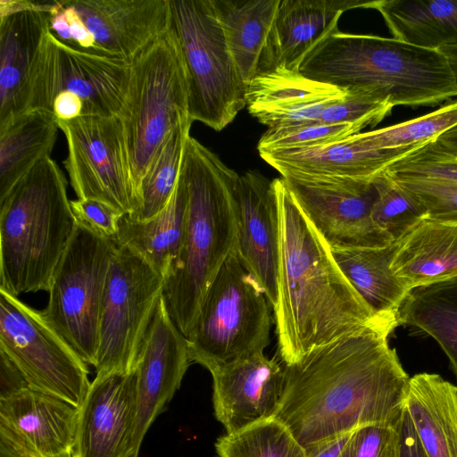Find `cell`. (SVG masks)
<instances>
[{"label": "cell", "mask_w": 457, "mask_h": 457, "mask_svg": "<svg viewBox=\"0 0 457 457\" xmlns=\"http://www.w3.org/2000/svg\"><path fill=\"white\" fill-rule=\"evenodd\" d=\"M270 305L235 249L209 287L187 337L191 362L210 372L263 353L270 344Z\"/></svg>", "instance_id": "cell-7"}, {"label": "cell", "mask_w": 457, "mask_h": 457, "mask_svg": "<svg viewBox=\"0 0 457 457\" xmlns=\"http://www.w3.org/2000/svg\"><path fill=\"white\" fill-rule=\"evenodd\" d=\"M361 0H280L258 73L283 67L299 71L306 55L325 37L339 30L345 11L368 8Z\"/></svg>", "instance_id": "cell-21"}, {"label": "cell", "mask_w": 457, "mask_h": 457, "mask_svg": "<svg viewBox=\"0 0 457 457\" xmlns=\"http://www.w3.org/2000/svg\"><path fill=\"white\" fill-rule=\"evenodd\" d=\"M391 179L426 208L428 218L457 222V184L426 179Z\"/></svg>", "instance_id": "cell-40"}, {"label": "cell", "mask_w": 457, "mask_h": 457, "mask_svg": "<svg viewBox=\"0 0 457 457\" xmlns=\"http://www.w3.org/2000/svg\"><path fill=\"white\" fill-rule=\"evenodd\" d=\"M215 449L218 457H307L305 448L275 417L219 437Z\"/></svg>", "instance_id": "cell-34"}, {"label": "cell", "mask_w": 457, "mask_h": 457, "mask_svg": "<svg viewBox=\"0 0 457 457\" xmlns=\"http://www.w3.org/2000/svg\"><path fill=\"white\" fill-rule=\"evenodd\" d=\"M396 425H368L355 430L353 457H384L397 439Z\"/></svg>", "instance_id": "cell-43"}, {"label": "cell", "mask_w": 457, "mask_h": 457, "mask_svg": "<svg viewBox=\"0 0 457 457\" xmlns=\"http://www.w3.org/2000/svg\"><path fill=\"white\" fill-rule=\"evenodd\" d=\"M0 397L6 396L23 387H29L21 371L3 352H0Z\"/></svg>", "instance_id": "cell-45"}, {"label": "cell", "mask_w": 457, "mask_h": 457, "mask_svg": "<svg viewBox=\"0 0 457 457\" xmlns=\"http://www.w3.org/2000/svg\"><path fill=\"white\" fill-rule=\"evenodd\" d=\"M440 51L448 58L457 80V46H445Z\"/></svg>", "instance_id": "cell-48"}, {"label": "cell", "mask_w": 457, "mask_h": 457, "mask_svg": "<svg viewBox=\"0 0 457 457\" xmlns=\"http://www.w3.org/2000/svg\"><path fill=\"white\" fill-rule=\"evenodd\" d=\"M278 207L275 325L278 353L292 364L377 317L337 265L282 178L273 179ZM397 320V319H395Z\"/></svg>", "instance_id": "cell-2"}, {"label": "cell", "mask_w": 457, "mask_h": 457, "mask_svg": "<svg viewBox=\"0 0 457 457\" xmlns=\"http://www.w3.org/2000/svg\"><path fill=\"white\" fill-rule=\"evenodd\" d=\"M56 1L0 17V127L22 113L29 71Z\"/></svg>", "instance_id": "cell-24"}, {"label": "cell", "mask_w": 457, "mask_h": 457, "mask_svg": "<svg viewBox=\"0 0 457 457\" xmlns=\"http://www.w3.org/2000/svg\"><path fill=\"white\" fill-rule=\"evenodd\" d=\"M190 362L187 337L171 320L162 295L135 368L137 412L130 457H137L147 429L179 388Z\"/></svg>", "instance_id": "cell-16"}, {"label": "cell", "mask_w": 457, "mask_h": 457, "mask_svg": "<svg viewBox=\"0 0 457 457\" xmlns=\"http://www.w3.org/2000/svg\"><path fill=\"white\" fill-rule=\"evenodd\" d=\"M394 38L432 50L457 46V0H376Z\"/></svg>", "instance_id": "cell-28"}, {"label": "cell", "mask_w": 457, "mask_h": 457, "mask_svg": "<svg viewBox=\"0 0 457 457\" xmlns=\"http://www.w3.org/2000/svg\"><path fill=\"white\" fill-rule=\"evenodd\" d=\"M353 432L323 441L305 448L307 457H340L351 441Z\"/></svg>", "instance_id": "cell-46"}, {"label": "cell", "mask_w": 457, "mask_h": 457, "mask_svg": "<svg viewBox=\"0 0 457 457\" xmlns=\"http://www.w3.org/2000/svg\"><path fill=\"white\" fill-rule=\"evenodd\" d=\"M48 30L71 48L98 54L90 33L71 0L55 2L50 12Z\"/></svg>", "instance_id": "cell-41"}, {"label": "cell", "mask_w": 457, "mask_h": 457, "mask_svg": "<svg viewBox=\"0 0 457 457\" xmlns=\"http://www.w3.org/2000/svg\"><path fill=\"white\" fill-rule=\"evenodd\" d=\"M383 172L391 179L457 184V155L447 152L432 139L388 165Z\"/></svg>", "instance_id": "cell-37"}, {"label": "cell", "mask_w": 457, "mask_h": 457, "mask_svg": "<svg viewBox=\"0 0 457 457\" xmlns=\"http://www.w3.org/2000/svg\"><path fill=\"white\" fill-rule=\"evenodd\" d=\"M390 269L409 291L457 277V222H418L395 241Z\"/></svg>", "instance_id": "cell-25"}, {"label": "cell", "mask_w": 457, "mask_h": 457, "mask_svg": "<svg viewBox=\"0 0 457 457\" xmlns=\"http://www.w3.org/2000/svg\"><path fill=\"white\" fill-rule=\"evenodd\" d=\"M435 140L442 148L457 155V125L441 134Z\"/></svg>", "instance_id": "cell-47"}, {"label": "cell", "mask_w": 457, "mask_h": 457, "mask_svg": "<svg viewBox=\"0 0 457 457\" xmlns=\"http://www.w3.org/2000/svg\"><path fill=\"white\" fill-rule=\"evenodd\" d=\"M420 145L370 149L364 145L360 132L324 145L278 150L259 154L277 170L282 178L370 179Z\"/></svg>", "instance_id": "cell-23"}, {"label": "cell", "mask_w": 457, "mask_h": 457, "mask_svg": "<svg viewBox=\"0 0 457 457\" xmlns=\"http://www.w3.org/2000/svg\"><path fill=\"white\" fill-rule=\"evenodd\" d=\"M282 179L331 251L385 247L394 243L372 219L378 196L375 177Z\"/></svg>", "instance_id": "cell-14"}, {"label": "cell", "mask_w": 457, "mask_h": 457, "mask_svg": "<svg viewBox=\"0 0 457 457\" xmlns=\"http://www.w3.org/2000/svg\"><path fill=\"white\" fill-rule=\"evenodd\" d=\"M0 457H10L7 454L0 452Z\"/></svg>", "instance_id": "cell-51"}, {"label": "cell", "mask_w": 457, "mask_h": 457, "mask_svg": "<svg viewBox=\"0 0 457 457\" xmlns=\"http://www.w3.org/2000/svg\"><path fill=\"white\" fill-rule=\"evenodd\" d=\"M457 125V101L423 116L389 127L361 133L370 149H392L422 145Z\"/></svg>", "instance_id": "cell-35"}, {"label": "cell", "mask_w": 457, "mask_h": 457, "mask_svg": "<svg viewBox=\"0 0 457 457\" xmlns=\"http://www.w3.org/2000/svg\"><path fill=\"white\" fill-rule=\"evenodd\" d=\"M163 287V277L141 257L117 247L102 301L96 375L135 370Z\"/></svg>", "instance_id": "cell-12"}, {"label": "cell", "mask_w": 457, "mask_h": 457, "mask_svg": "<svg viewBox=\"0 0 457 457\" xmlns=\"http://www.w3.org/2000/svg\"><path fill=\"white\" fill-rule=\"evenodd\" d=\"M100 55L133 62L170 22V0H71Z\"/></svg>", "instance_id": "cell-20"}, {"label": "cell", "mask_w": 457, "mask_h": 457, "mask_svg": "<svg viewBox=\"0 0 457 457\" xmlns=\"http://www.w3.org/2000/svg\"><path fill=\"white\" fill-rule=\"evenodd\" d=\"M395 242L385 247L331 251L340 270L378 318L397 319L409 290L390 269Z\"/></svg>", "instance_id": "cell-31"}, {"label": "cell", "mask_w": 457, "mask_h": 457, "mask_svg": "<svg viewBox=\"0 0 457 457\" xmlns=\"http://www.w3.org/2000/svg\"><path fill=\"white\" fill-rule=\"evenodd\" d=\"M170 27L183 56L188 115L220 131L246 106V84L230 54L212 0H170Z\"/></svg>", "instance_id": "cell-8"}, {"label": "cell", "mask_w": 457, "mask_h": 457, "mask_svg": "<svg viewBox=\"0 0 457 457\" xmlns=\"http://www.w3.org/2000/svg\"><path fill=\"white\" fill-rule=\"evenodd\" d=\"M396 431V457H427L405 407Z\"/></svg>", "instance_id": "cell-44"}, {"label": "cell", "mask_w": 457, "mask_h": 457, "mask_svg": "<svg viewBox=\"0 0 457 457\" xmlns=\"http://www.w3.org/2000/svg\"><path fill=\"white\" fill-rule=\"evenodd\" d=\"M51 112L28 111L0 127V202L39 161L50 156L59 130Z\"/></svg>", "instance_id": "cell-30"}, {"label": "cell", "mask_w": 457, "mask_h": 457, "mask_svg": "<svg viewBox=\"0 0 457 457\" xmlns=\"http://www.w3.org/2000/svg\"><path fill=\"white\" fill-rule=\"evenodd\" d=\"M72 457H130L137 412V376L96 375L79 408Z\"/></svg>", "instance_id": "cell-17"}, {"label": "cell", "mask_w": 457, "mask_h": 457, "mask_svg": "<svg viewBox=\"0 0 457 457\" xmlns=\"http://www.w3.org/2000/svg\"><path fill=\"white\" fill-rule=\"evenodd\" d=\"M188 190L183 174L167 205L145 220L123 214L118 232L112 238L117 247L126 248L141 257L165 280L179 259L186 228Z\"/></svg>", "instance_id": "cell-26"}, {"label": "cell", "mask_w": 457, "mask_h": 457, "mask_svg": "<svg viewBox=\"0 0 457 457\" xmlns=\"http://www.w3.org/2000/svg\"><path fill=\"white\" fill-rule=\"evenodd\" d=\"M181 173L188 190L183 243L163 297L179 330L187 337L205 294L228 255L237 248L239 175L189 136Z\"/></svg>", "instance_id": "cell-3"}, {"label": "cell", "mask_w": 457, "mask_h": 457, "mask_svg": "<svg viewBox=\"0 0 457 457\" xmlns=\"http://www.w3.org/2000/svg\"><path fill=\"white\" fill-rule=\"evenodd\" d=\"M305 77L345 90H366L395 106L436 105L457 96V80L446 55L403 41L339 30L304 58Z\"/></svg>", "instance_id": "cell-4"}, {"label": "cell", "mask_w": 457, "mask_h": 457, "mask_svg": "<svg viewBox=\"0 0 457 457\" xmlns=\"http://www.w3.org/2000/svg\"><path fill=\"white\" fill-rule=\"evenodd\" d=\"M211 374L214 414L227 434L275 417L283 381V367L277 361L258 353Z\"/></svg>", "instance_id": "cell-19"}, {"label": "cell", "mask_w": 457, "mask_h": 457, "mask_svg": "<svg viewBox=\"0 0 457 457\" xmlns=\"http://www.w3.org/2000/svg\"><path fill=\"white\" fill-rule=\"evenodd\" d=\"M354 434V433H353ZM353 435L348 445L345 449L340 457H353Z\"/></svg>", "instance_id": "cell-49"}, {"label": "cell", "mask_w": 457, "mask_h": 457, "mask_svg": "<svg viewBox=\"0 0 457 457\" xmlns=\"http://www.w3.org/2000/svg\"><path fill=\"white\" fill-rule=\"evenodd\" d=\"M397 322L432 337L457 378V277L411 290L398 311Z\"/></svg>", "instance_id": "cell-32"}, {"label": "cell", "mask_w": 457, "mask_h": 457, "mask_svg": "<svg viewBox=\"0 0 457 457\" xmlns=\"http://www.w3.org/2000/svg\"><path fill=\"white\" fill-rule=\"evenodd\" d=\"M67 142L63 161L78 199L104 203L122 214L140 206L120 119L117 116H80L57 120Z\"/></svg>", "instance_id": "cell-13"}, {"label": "cell", "mask_w": 457, "mask_h": 457, "mask_svg": "<svg viewBox=\"0 0 457 457\" xmlns=\"http://www.w3.org/2000/svg\"><path fill=\"white\" fill-rule=\"evenodd\" d=\"M0 207V289L48 291L77 227L59 165L50 156L39 161Z\"/></svg>", "instance_id": "cell-5"}, {"label": "cell", "mask_w": 457, "mask_h": 457, "mask_svg": "<svg viewBox=\"0 0 457 457\" xmlns=\"http://www.w3.org/2000/svg\"><path fill=\"white\" fill-rule=\"evenodd\" d=\"M0 352L29 388L79 408L91 383L87 365L46 321L41 312L0 289Z\"/></svg>", "instance_id": "cell-11"}, {"label": "cell", "mask_w": 457, "mask_h": 457, "mask_svg": "<svg viewBox=\"0 0 457 457\" xmlns=\"http://www.w3.org/2000/svg\"><path fill=\"white\" fill-rule=\"evenodd\" d=\"M78 407L23 387L0 397V452L10 457H72Z\"/></svg>", "instance_id": "cell-15"}, {"label": "cell", "mask_w": 457, "mask_h": 457, "mask_svg": "<svg viewBox=\"0 0 457 457\" xmlns=\"http://www.w3.org/2000/svg\"><path fill=\"white\" fill-rule=\"evenodd\" d=\"M228 48L247 85L261 58L280 0H212Z\"/></svg>", "instance_id": "cell-29"}, {"label": "cell", "mask_w": 457, "mask_h": 457, "mask_svg": "<svg viewBox=\"0 0 457 457\" xmlns=\"http://www.w3.org/2000/svg\"><path fill=\"white\" fill-rule=\"evenodd\" d=\"M119 118L138 192L169 136L181 122L190 120L186 67L170 27L130 62L127 95Z\"/></svg>", "instance_id": "cell-6"}, {"label": "cell", "mask_w": 457, "mask_h": 457, "mask_svg": "<svg viewBox=\"0 0 457 457\" xmlns=\"http://www.w3.org/2000/svg\"><path fill=\"white\" fill-rule=\"evenodd\" d=\"M397 320L361 327L283 367L275 418L304 447L399 421L410 377L388 337Z\"/></svg>", "instance_id": "cell-1"}, {"label": "cell", "mask_w": 457, "mask_h": 457, "mask_svg": "<svg viewBox=\"0 0 457 457\" xmlns=\"http://www.w3.org/2000/svg\"><path fill=\"white\" fill-rule=\"evenodd\" d=\"M393 108L394 105L387 98L374 92L349 90L343 98L323 110L320 120L328 123H353L363 128L374 127L388 116Z\"/></svg>", "instance_id": "cell-39"}, {"label": "cell", "mask_w": 457, "mask_h": 457, "mask_svg": "<svg viewBox=\"0 0 457 457\" xmlns=\"http://www.w3.org/2000/svg\"><path fill=\"white\" fill-rule=\"evenodd\" d=\"M181 122L169 136L143 178L138 194L139 208L131 219L145 220L160 212L171 198L181 171L184 151L192 125Z\"/></svg>", "instance_id": "cell-33"}, {"label": "cell", "mask_w": 457, "mask_h": 457, "mask_svg": "<svg viewBox=\"0 0 457 457\" xmlns=\"http://www.w3.org/2000/svg\"><path fill=\"white\" fill-rule=\"evenodd\" d=\"M117 245L77 223L60 259L41 313L46 321L87 364L95 367L99 345L103 295Z\"/></svg>", "instance_id": "cell-9"}, {"label": "cell", "mask_w": 457, "mask_h": 457, "mask_svg": "<svg viewBox=\"0 0 457 457\" xmlns=\"http://www.w3.org/2000/svg\"><path fill=\"white\" fill-rule=\"evenodd\" d=\"M364 129L353 123L316 121L305 125L268 129L261 137L259 154L278 150L313 147L342 140Z\"/></svg>", "instance_id": "cell-38"}, {"label": "cell", "mask_w": 457, "mask_h": 457, "mask_svg": "<svg viewBox=\"0 0 457 457\" xmlns=\"http://www.w3.org/2000/svg\"><path fill=\"white\" fill-rule=\"evenodd\" d=\"M405 409L427 457H457V386L438 374H415Z\"/></svg>", "instance_id": "cell-27"}, {"label": "cell", "mask_w": 457, "mask_h": 457, "mask_svg": "<svg viewBox=\"0 0 457 457\" xmlns=\"http://www.w3.org/2000/svg\"><path fill=\"white\" fill-rule=\"evenodd\" d=\"M237 253L264 291L272 310L278 301V207L273 179L257 170L239 175Z\"/></svg>", "instance_id": "cell-18"}, {"label": "cell", "mask_w": 457, "mask_h": 457, "mask_svg": "<svg viewBox=\"0 0 457 457\" xmlns=\"http://www.w3.org/2000/svg\"><path fill=\"white\" fill-rule=\"evenodd\" d=\"M375 183L378 196L372 208V219L393 242L428 218L426 208L383 171L375 177Z\"/></svg>", "instance_id": "cell-36"}, {"label": "cell", "mask_w": 457, "mask_h": 457, "mask_svg": "<svg viewBox=\"0 0 457 457\" xmlns=\"http://www.w3.org/2000/svg\"><path fill=\"white\" fill-rule=\"evenodd\" d=\"M130 73L123 59L71 48L48 30L30 66L22 97V112H51L59 94L77 96L85 115L117 116L122 112Z\"/></svg>", "instance_id": "cell-10"}, {"label": "cell", "mask_w": 457, "mask_h": 457, "mask_svg": "<svg viewBox=\"0 0 457 457\" xmlns=\"http://www.w3.org/2000/svg\"><path fill=\"white\" fill-rule=\"evenodd\" d=\"M396 442L389 448L384 457H396Z\"/></svg>", "instance_id": "cell-50"}, {"label": "cell", "mask_w": 457, "mask_h": 457, "mask_svg": "<svg viewBox=\"0 0 457 457\" xmlns=\"http://www.w3.org/2000/svg\"><path fill=\"white\" fill-rule=\"evenodd\" d=\"M71 207L77 223L108 238L116 236L123 215L119 211L94 199L71 200Z\"/></svg>", "instance_id": "cell-42"}, {"label": "cell", "mask_w": 457, "mask_h": 457, "mask_svg": "<svg viewBox=\"0 0 457 457\" xmlns=\"http://www.w3.org/2000/svg\"><path fill=\"white\" fill-rule=\"evenodd\" d=\"M347 91L283 67L258 73L246 88L252 116L268 127L288 128L320 121L323 110Z\"/></svg>", "instance_id": "cell-22"}]
</instances>
